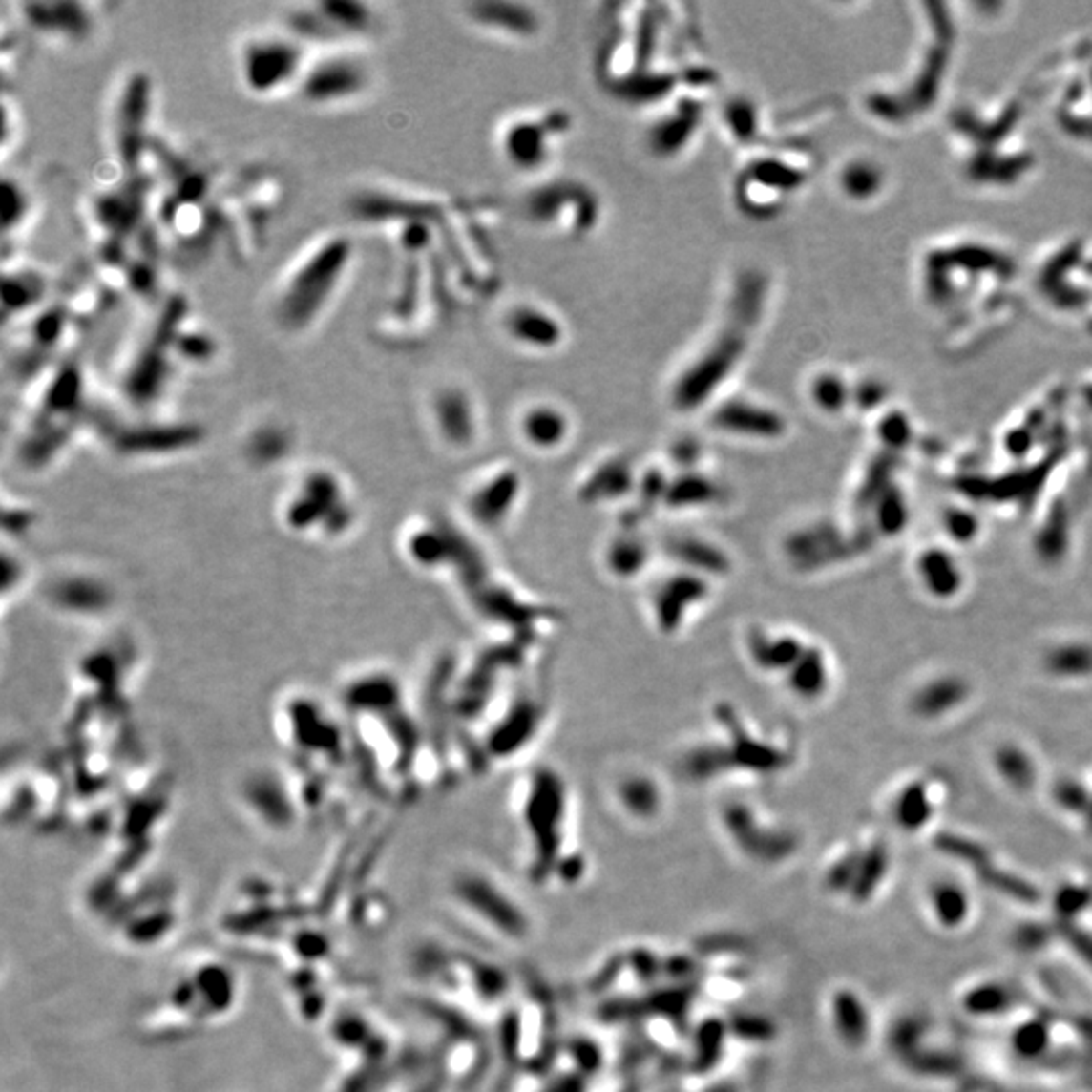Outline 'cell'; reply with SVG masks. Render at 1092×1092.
Instances as JSON below:
<instances>
[{
	"mask_svg": "<svg viewBox=\"0 0 1092 1092\" xmlns=\"http://www.w3.org/2000/svg\"><path fill=\"white\" fill-rule=\"evenodd\" d=\"M356 262L346 231H322L282 267L267 296L271 326L287 338L314 332L334 308Z\"/></svg>",
	"mask_w": 1092,
	"mask_h": 1092,
	"instance_id": "obj_1",
	"label": "cell"
},
{
	"mask_svg": "<svg viewBox=\"0 0 1092 1092\" xmlns=\"http://www.w3.org/2000/svg\"><path fill=\"white\" fill-rule=\"evenodd\" d=\"M312 49L285 27L247 32L235 49V77L255 99H280L298 94Z\"/></svg>",
	"mask_w": 1092,
	"mask_h": 1092,
	"instance_id": "obj_2",
	"label": "cell"
},
{
	"mask_svg": "<svg viewBox=\"0 0 1092 1092\" xmlns=\"http://www.w3.org/2000/svg\"><path fill=\"white\" fill-rule=\"evenodd\" d=\"M155 81L142 70H128L116 81L108 104L106 144L112 164L122 173H142L146 158L155 155L152 117Z\"/></svg>",
	"mask_w": 1092,
	"mask_h": 1092,
	"instance_id": "obj_3",
	"label": "cell"
},
{
	"mask_svg": "<svg viewBox=\"0 0 1092 1092\" xmlns=\"http://www.w3.org/2000/svg\"><path fill=\"white\" fill-rule=\"evenodd\" d=\"M289 32L312 51L367 49L379 32L377 9L352 0H324L289 7L282 21Z\"/></svg>",
	"mask_w": 1092,
	"mask_h": 1092,
	"instance_id": "obj_4",
	"label": "cell"
},
{
	"mask_svg": "<svg viewBox=\"0 0 1092 1092\" xmlns=\"http://www.w3.org/2000/svg\"><path fill=\"white\" fill-rule=\"evenodd\" d=\"M368 49L312 51L298 88V97L312 110H345L367 99L374 88Z\"/></svg>",
	"mask_w": 1092,
	"mask_h": 1092,
	"instance_id": "obj_5",
	"label": "cell"
},
{
	"mask_svg": "<svg viewBox=\"0 0 1092 1092\" xmlns=\"http://www.w3.org/2000/svg\"><path fill=\"white\" fill-rule=\"evenodd\" d=\"M455 892L459 902L466 904V909L480 918L484 927L502 934L504 941L522 943L531 936V916L504 886L490 876L472 872L457 882Z\"/></svg>",
	"mask_w": 1092,
	"mask_h": 1092,
	"instance_id": "obj_6",
	"label": "cell"
},
{
	"mask_svg": "<svg viewBox=\"0 0 1092 1092\" xmlns=\"http://www.w3.org/2000/svg\"><path fill=\"white\" fill-rule=\"evenodd\" d=\"M14 9L29 31L53 45L83 47L99 31L97 7L88 3H25Z\"/></svg>",
	"mask_w": 1092,
	"mask_h": 1092,
	"instance_id": "obj_7",
	"label": "cell"
},
{
	"mask_svg": "<svg viewBox=\"0 0 1092 1092\" xmlns=\"http://www.w3.org/2000/svg\"><path fill=\"white\" fill-rule=\"evenodd\" d=\"M51 282L43 271L29 265H16L14 269H5V316L23 318L35 314L47 300Z\"/></svg>",
	"mask_w": 1092,
	"mask_h": 1092,
	"instance_id": "obj_8",
	"label": "cell"
},
{
	"mask_svg": "<svg viewBox=\"0 0 1092 1092\" xmlns=\"http://www.w3.org/2000/svg\"><path fill=\"white\" fill-rule=\"evenodd\" d=\"M967 698V684L959 678H941L931 682L929 686L920 690L914 701L913 710L925 719H934L947 710L959 706Z\"/></svg>",
	"mask_w": 1092,
	"mask_h": 1092,
	"instance_id": "obj_9",
	"label": "cell"
},
{
	"mask_svg": "<svg viewBox=\"0 0 1092 1092\" xmlns=\"http://www.w3.org/2000/svg\"><path fill=\"white\" fill-rule=\"evenodd\" d=\"M831 1016L833 1026L846 1044L860 1046L864 1042L868 1036V1014L854 994L848 989L835 992L831 999Z\"/></svg>",
	"mask_w": 1092,
	"mask_h": 1092,
	"instance_id": "obj_10",
	"label": "cell"
},
{
	"mask_svg": "<svg viewBox=\"0 0 1092 1092\" xmlns=\"http://www.w3.org/2000/svg\"><path fill=\"white\" fill-rule=\"evenodd\" d=\"M918 571L929 591L934 595L949 597L961 585V573L957 569V562L941 549H933L920 556Z\"/></svg>",
	"mask_w": 1092,
	"mask_h": 1092,
	"instance_id": "obj_11",
	"label": "cell"
},
{
	"mask_svg": "<svg viewBox=\"0 0 1092 1092\" xmlns=\"http://www.w3.org/2000/svg\"><path fill=\"white\" fill-rule=\"evenodd\" d=\"M32 211H35V202H32V195L27 186L19 180L5 178V242H9L10 235L19 237L21 231L27 229Z\"/></svg>",
	"mask_w": 1092,
	"mask_h": 1092,
	"instance_id": "obj_12",
	"label": "cell"
},
{
	"mask_svg": "<svg viewBox=\"0 0 1092 1092\" xmlns=\"http://www.w3.org/2000/svg\"><path fill=\"white\" fill-rule=\"evenodd\" d=\"M1046 668L1056 676H1086L1092 674V647L1068 643L1046 656Z\"/></svg>",
	"mask_w": 1092,
	"mask_h": 1092,
	"instance_id": "obj_13",
	"label": "cell"
},
{
	"mask_svg": "<svg viewBox=\"0 0 1092 1092\" xmlns=\"http://www.w3.org/2000/svg\"><path fill=\"white\" fill-rule=\"evenodd\" d=\"M996 765L1003 779L1016 789H1028L1034 783V765L1023 750L1016 746H1003L998 750Z\"/></svg>",
	"mask_w": 1092,
	"mask_h": 1092,
	"instance_id": "obj_14",
	"label": "cell"
},
{
	"mask_svg": "<svg viewBox=\"0 0 1092 1092\" xmlns=\"http://www.w3.org/2000/svg\"><path fill=\"white\" fill-rule=\"evenodd\" d=\"M931 815V804L923 785H913L896 804V817L904 830H918Z\"/></svg>",
	"mask_w": 1092,
	"mask_h": 1092,
	"instance_id": "obj_15",
	"label": "cell"
},
{
	"mask_svg": "<svg viewBox=\"0 0 1092 1092\" xmlns=\"http://www.w3.org/2000/svg\"><path fill=\"white\" fill-rule=\"evenodd\" d=\"M524 431L528 439L538 443V446H555L562 433H565V421L553 409L551 411L549 409H538V411H531V415L526 417Z\"/></svg>",
	"mask_w": 1092,
	"mask_h": 1092,
	"instance_id": "obj_16",
	"label": "cell"
},
{
	"mask_svg": "<svg viewBox=\"0 0 1092 1092\" xmlns=\"http://www.w3.org/2000/svg\"><path fill=\"white\" fill-rule=\"evenodd\" d=\"M884 872H886V851L882 846H876L860 860L856 880L851 884V894H854V898L866 900L872 894Z\"/></svg>",
	"mask_w": 1092,
	"mask_h": 1092,
	"instance_id": "obj_17",
	"label": "cell"
},
{
	"mask_svg": "<svg viewBox=\"0 0 1092 1092\" xmlns=\"http://www.w3.org/2000/svg\"><path fill=\"white\" fill-rule=\"evenodd\" d=\"M621 806L636 817H654L660 808V795L652 783L629 781L621 788Z\"/></svg>",
	"mask_w": 1092,
	"mask_h": 1092,
	"instance_id": "obj_18",
	"label": "cell"
},
{
	"mask_svg": "<svg viewBox=\"0 0 1092 1092\" xmlns=\"http://www.w3.org/2000/svg\"><path fill=\"white\" fill-rule=\"evenodd\" d=\"M933 904L936 916L943 920L945 925L955 927L967 916V898L965 894L953 884H941L933 894Z\"/></svg>",
	"mask_w": 1092,
	"mask_h": 1092,
	"instance_id": "obj_19",
	"label": "cell"
},
{
	"mask_svg": "<svg viewBox=\"0 0 1092 1092\" xmlns=\"http://www.w3.org/2000/svg\"><path fill=\"white\" fill-rule=\"evenodd\" d=\"M793 665H795V674H797V678L793 680V688L799 694H804L806 698H809V696H815L824 690L828 674H826V665H824L822 658H819L817 654H811L809 660H801L799 663H793Z\"/></svg>",
	"mask_w": 1092,
	"mask_h": 1092,
	"instance_id": "obj_20",
	"label": "cell"
},
{
	"mask_svg": "<svg viewBox=\"0 0 1092 1092\" xmlns=\"http://www.w3.org/2000/svg\"><path fill=\"white\" fill-rule=\"evenodd\" d=\"M1008 1001L1010 998L1005 994V989L998 985H987L976 989V992H971L965 998V1008L976 1014H994L1008 1008Z\"/></svg>",
	"mask_w": 1092,
	"mask_h": 1092,
	"instance_id": "obj_21",
	"label": "cell"
},
{
	"mask_svg": "<svg viewBox=\"0 0 1092 1092\" xmlns=\"http://www.w3.org/2000/svg\"><path fill=\"white\" fill-rule=\"evenodd\" d=\"M979 872H981V878H983L985 882L992 884L994 889H998L999 892L1010 894L1012 898L1028 900V902H1032V900L1038 898V892L1032 889V886H1030L1028 882L1019 880V878H1012V876H1008L1005 872H999V870H994V868H989V866L981 868Z\"/></svg>",
	"mask_w": 1092,
	"mask_h": 1092,
	"instance_id": "obj_22",
	"label": "cell"
},
{
	"mask_svg": "<svg viewBox=\"0 0 1092 1092\" xmlns=\"http://www.w3.org/2000/svg\"><path fill=\"white\" fill-rule=\"evenodd\" d=\"M1014 1044H1016V1050H1018L1019 1054H1023V1056H1036V1054H1040V1052H1042V1050L1046 1048V1044H1048V1032H1046V1028L1042 1026V1023H1038V1021L1026 1023V1026L1019 1028V1030L1016 1032Z\"/></svg>",
	"mask_w": 1092,
	"mask_h": 1092,
	"instance_id": "obj_23",
	"label": "cell"
},
{
	"mask_svg": "<svg viewBox=\"0 0 1092 1092\" xmlns=\"http://www.w3.org/2000/svg\"><path fill=\"white\" fill-rule=\"evenodd\" d=\"M941 848L945 851H951V854H955V856H959L965 862H974L979 870L987 866L985 851L977 844H971V842H965L961 838H953V835H949V838L941 840Z\"/></svg>",
	"mask_w": 1092,
	"mask_h": 1092,
	"instance_id": "obj_24",
	"label": "cell"
},
{
	"mask_svg": "<svg viewBox=\"0 0 1092 1092\" xmlns=\"http://www.w3.org/2000/svg\"><path fill=\"white\" fill-rule=\"evenodd\" d=\"M1092 898V892L1086 889H1064L1060 894L1056 898V909L1060 914L1064 916H1072L1077 914L1082 907H1086L1088 900Z\"/></svg>",
	"mask_w": 1092,
	"mask_h": 1092,
	"instance_id": "obj_25",
	"label": "cell"
},
{
	"mask_svg": "<svg viewBox=\"0 0 1092 1092\" xmlns=\"http://www.w3.org/2000/svg\"><path fill=\"white\" fill-rule=\"evenodd\" d=\"M947 528L953 538L967 540L976 535V518L965 512H951L947 518Z\"/></svg>",
	"mask_w": 1092,
	"mask_h": 1092,
	"instance_id": "obj_26",
	"label": "cell"
},
{
	"mask_svg": "<svg viewBox=\"0 0 1092 1092\" xmlns=\"http://www.w3.org/2000/svg\"><path fill=\"white\" fill-rule=\"evenodd\" d=\"M1056 795H1058V799H1060V804H1062V806H1066V808H1070V809H1074V808H1082V806L1086 808V806H1088L1086 791L1081 788V785L1072 783V781H1066V783H1062L1060 788H1058ZM1074 811H1077V809H1074Z\"/></svg>",
	"mask_w": 1092,
	"mask_h": 1092,
	"instance_id": "obj_27",
	"label": "cell"
},
{
	"mask_svg": "<svg viewBox=\"0 0 1092 1092\" xmlns=\"http://www.w3.org/2000/svg\"><path fill=\"white\" fill-rule=\"evenodd\" d=\"M880 522L886 531H891V533L898 531V528L904 524V504L900 500L882 502Z\"/></svg>",
	"mask_w": 1092,
	"mask_h": 1092,
	"instance_id": "obj_28",
	"label": "cell"
},
{
	"mask_svg": "<svg viewBox=\"0 0 1092 1092\" xmlns=\"http://www.w3.org/2000/svg\"><path fill=\"white\" fill-rule=\"evenodd\" d=\"M1064 933L1070 938L1072 947L1081 953V957L1092 965V934H1088L1086 931H1081V929H1074V927H1066Z\"/></svg>",
	"mask_w": 1092,
	"mask_h": 1092,
	"instance_id": "obj_29",
	"label": "cell"
},
{
	"mask_svg": "<svg viewBox=\"0 0 1092 1092\" xmlns=\"http://www.w3.org/2000/svg\"><path fill=\"white\" fill-rule=\"evenodd\" d=\"M1090 826H1092V809H1090Z\"/></svg>",
	"mask_w": 1092,
	"mask_h": 1092,
	"instance_id": "obj_30",
	"label": "cell"
}]
</instances>
